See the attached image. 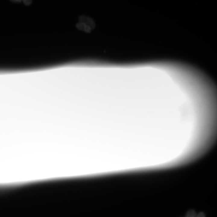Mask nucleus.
<instances>
[{
  "label": "nucleus",
  "instance_id": "obj_1",
  "mask_svg": "<svg viewBox=\"0 0 217 217\" xmlns=\"http://www.w3.org/2000/svg\"><path fill=\"white\" fill-rule=\"evenodd\" d=\"M78 20L79 22L83 23L89 26L92 29L95 28V23L93 20L90 17L84 15H81L79 17Z\"/></svg>",
  "mask_w": 217,
  "mask_h": 217
},
{
  "label": "nucleus",
  "instance_id": "obj_4",
  "mask_svg": "<svg viewBox=\"0 0 217 217\" xmlns=\"http://www.w3.org/2000/svg\"><path fill=\"white\" fill-rule=\"evenodd\" d=\"M11 1L14 2H16V3H20V2L21 1V0H10Z\"/></svg>",
  "mask_w": 217,
  "mask_h": 217
},
{
  "label": "nucleus",
  "instance_id": "obj_2",
  "mask_svg": "<svg viewBox=\"0 0 217 217\" xmlns=\"http://www.w3.org/2000/svg\"><path fill=\"white\" fill-rule=\"evenodd\" d=\"M76 28L78 30L83 31L87 33H90L92 30V28L86 24L79 22L76 25Z\"/></svg>",
  "mask_w": 217,
  "mask_h": 217
},
{
  "label": "nucleus",
  "instance_id": "obj_3",
  "mask_svg": "<svg viewBox=\"0 0 217 217\" xmlns=\"http://www.w3.org/2000/svg\"><path fill=\"white\" fill-rule=\"evenodd\" d=\"M24 4L26 5H29L31 4L32 0H21Z\"/></svg>",
  "mask_w": 217,
  "mask_h": 217
}]
</instances>
